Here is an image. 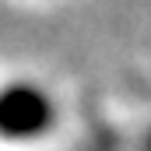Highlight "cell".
<instances>
[{
    "instance_id": "6da1fadb",
    "label": "cell",
    "mask_w": 151,
    "mask_h": 151,
    "mask_svg": "<svg viewBox=\"0 0 151 151\" xmlns=\"http://www.w3.org/2000/svg\"><path fill=\"white\" fill-rule=\"evenodd\" d=\"M53 119V99L39 84L21 81L0 88V141H39Z\"/></svg>"
}]
</instances>
